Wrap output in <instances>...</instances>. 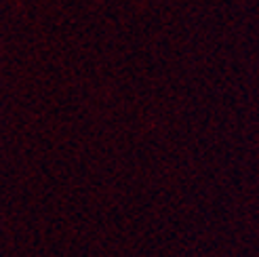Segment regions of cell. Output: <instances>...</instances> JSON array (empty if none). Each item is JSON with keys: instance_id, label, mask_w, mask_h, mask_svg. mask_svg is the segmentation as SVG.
Here are the masks:
<instances>
[]
</instances>
